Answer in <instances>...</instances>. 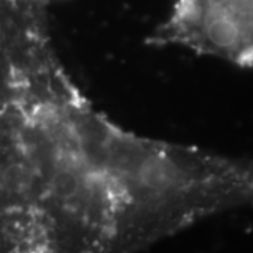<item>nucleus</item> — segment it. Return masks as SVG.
Returning <instances> with one entry per match:
<instances>
[{
    "label": "nucleus",
    "mask_w": 253,
    "mask_h": 253,
    "mask_svg": "<svg viewBox=\"0 0 253 253\" xmlns=\"http://www.w3.org/2000/svg\"><path fill=\"white\" fill-rule=\"evenodd\" d=\"M36 168L40 253L152 246L139 191V134L101 113L66 72L23 99Z\"/></svg>",
    "instance_id": "1"
},
{
    "label": "nucleus",
    "mask_w": 253,
    "mask_h": 253,
    "mask_svg": "<svg viewBox=\"0 0 253 253\" xmlns=\"http://www.w3.org/2000/svg\"><path fill=\"white\" fill-rule=\"evenodd\" d=\"M148 42L253 71V0H177Z\"/></svg>",
    "instance_id": "2"
}]
</instances>
